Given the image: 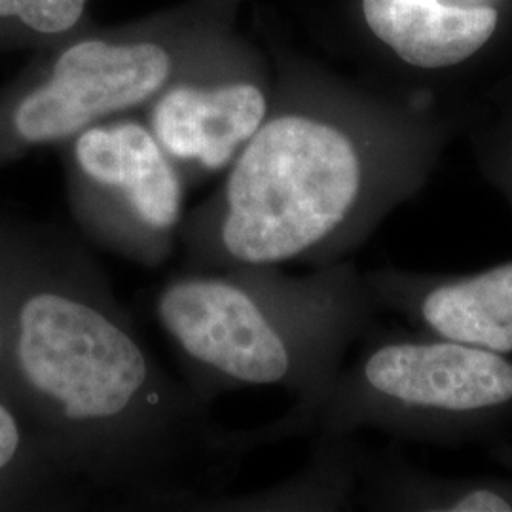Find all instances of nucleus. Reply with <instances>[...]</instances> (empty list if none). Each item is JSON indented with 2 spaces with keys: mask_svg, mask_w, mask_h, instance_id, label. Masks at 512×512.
Here are the masks:
<instances>
[{
  "mask_svg": "<svg viewBox=\"0 0 512 512\" xmlns=\"http://www.w3.org/2000/svg\"><path fill=\"white\" fill-rule=\"evenodd\" d=\"M6 270L14 403L88 497L181 509L255 448L156 363L76 239L8 220Z\"/></svg>",
  "mask_w": 512,
  "mask_h": 512,
  "instance_id": "obj_1",
  "label": "nucleus"
},
{
  "mask_svg": "<svg viewBox=\"0 0 512 512\" xmlns=\"http://www.w3.org/2000/svg\"><path fill=\"white\" fill-rule=\"evenodd\" d=\"M446 139L421 105L277 57L272 107L219 188L184 217L190 270L344 260L420 190Z\"/></svg>",
  "mask_w": 512,
  "mask_h": 512,
  "instance_id": "obj_2",
  "label": "nucleus"
},
{
  "mask_svg": "<svg viewBox=\"0 0 512 512\" xmlns=\"http://www.w3.org/2000/svg\"><path fill=\"white\" fill-rule=\"evenodd\" d=\"M365 274L351 262L293 275L281 266L190 270L167 279L154 315L190 385L207 403L247 387H279L293 408L281 439L302 435L315 406L378 323Z\"/></svg>",
  "mask_w": 512,
  "mask_h": 512,
  "instance_id": "obj_3",
  "label": "nucleus"
},
{
  "mask_svg": "<svg viewBox=\"0 0 512 512\" xmlns=\"http://www.w3.org/2000/svg\"><path fill=\"white\" fill-rule=\"evenodd\" d=\"M232 25L236 0H192L120 25L93 23L38 50L0 88V167L145 109Z\"/></svg>",
  "mask_w": 512,
  "mask_h": 512,
  "instance_id": "obj_4",
  "label": "nucleus"
},
{
  "mask_svg": "<svg viewBox=\"0 0 512 512\" xmlns=\"http://www.w3.org/2000/svg\"><path fill=\"white\" fill-rule=\"evenodd\" d=\"M315 406L306 433L374 429L435 446H478L512 471V359L420 330L376 325Z\"/></svg>",
  "mask_w": 512,
  "mask_h": 512,
  "instance_id": "obj_5",
  "label": "nucleus"
},
{
  "mask_svg": "<svg viewBox=\"0 0 512 512\" xmlns=\"http://www.w3.org/2000/svg\"><path fill=\"white\" fill-rule=\"evenodd\" d=\"M61 147L82 234L129 262L164 264L179 245L188 186L141 112L99 122Z\"/></svg>",
  "mask_w": 512,
  "mask_h": 512,
  "instance_id": "obj_6",
  "label": "nucleus"
},
{
  "mask_svg": "<svg viewBox=\"0 0 512 512\" xmlns=\"http://www.w3.org/2000/svg\"><path fill=\"white\" fill-rule=\"evenodd\" d=\"M275 71L236 25L224 29L141 112L186 186L224 175L266 120Z\"/></svg>",
  "mask_w": 512,
  "mask_h": 512,
  "instance_id": "obj_7",
  "label": "nucleus"
},
{
  "mask_svg": "<svg viewBox=\"0 0 512 512\" xmlns=\"http://www.w3.org/2000/svg\"><path fill=\"white\" fill-rule=\"evenodd\" d=\"M365 274L378 310L414 330L512 359V260L471 274L380 268Z\"/></svg>",
  "mask_w": 512,
  "mask_h": 512,
  "instance_id": "obj_8",
  "label": "nucleus"
},
{
  "mask_svg": "<svg viewBox=\"0 0 512 512\" xmlns=\"http://www.w3.org/2000/svg\"><path fill=\"white\" fill-rule=\"evenodd\" d=\"M370 37L404 67L446 73L475 61L501 25V0H359Z\"/></svg>",
  "mask_w": 512,
  "mask_h": 512,
  "instance_id": "obj_9",
  "label": "nucleus"
},
{
  "mask_svg": "<svg viewBox=\"0 0 512 512\" xmlns=\"http://www.w3.org/2000/svg\"><path fill=\"white\" fill-rule=\"evenodd\" d=\"M357 503L370 511L512 512V475H439L391 448L361 450Z\"/></svg>",
  "mask_w": 512,
  "mask_h": 512,
  "instance_id": "obj_10",
  "label": "nucleus"
},
{
  "mask_svg": "<svg viewBox=\"0 0 512 512\" xmlns=\"http://www.w3.org/2000/svg\"><path fill=\"white\" fill-rule=\"evenodd\" d=\"M359 452L353 437H315L311 458L294 476L253 494L194 495L181 509L200 511H342L357 505Z\"/></svg>",
  "mask_w": 512,
  "mask_h": 512,
  "instance_id": "obj_11",
  "label": "nucleus"
},
{
  "mask_svg": "<svg viewBox=\"0 0 512 512\" xmlns=\"http://www.w3.org/2000/svg\"><path fill=\"white\" fill-rule=\"evenodd\" d=\"M88 499L18 404L0 395V512L71 509Z\"/></svg>",
  "mask_w": 512,
  "mask_h": 512,
  "instance_id": "obj_12",
  "label": "nucleus"
},
{
  "mask_svg": "<svg viewBox=\"0 0 512 512\" xmlns=\"http://www.w3.org/2000/svg\"><path fill=\"white\" fill-rule=\"evenodd\" d=\"M92 0H0V54L46 50L93 25Z\"/></svg>",
  "mask_w": 512,
  "mask_h": 512,
  "instance_id": "obj_13",
  "label": "nucleus"
},
{
  "mask_svg": "<svg viewBox=\"0 0 512 512\" xmlns=\"http://www.w3.org/2000/svg\"><path fill=\"white\" fill-rule=\"evenodd\" d=\"M484 173L512 207V99L476 133Z\"/></svg>",
  "mask_w": 512,
  "mask_h": 512,
  "instance_id": "obj_14",
  "label": "nucleus"
},
{
  "mask_svg": "<svg viewBox=\"0 0 512 512\" xmlns=\"http://www.w3.org/2000/svg\"><path fill=\"white\" fill-rule=\"evenodd\" d=\"M6 251H8V220L0 217V395L8 397V399L14 403L12 385H10V366H8L10 319H8V270H6Z\"/></svg>",
  "mask_w": 512,
  "mask_h": 512,
  "instance_id": "obj_15",
  "label": "nucleus"
}]
</instances>
